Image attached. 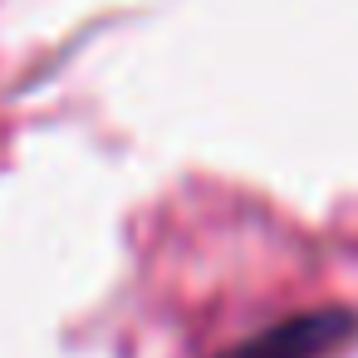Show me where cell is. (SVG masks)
Masks as SVG:
<instances>
[{
  "label": "cell",
  "mask_w": 358,
  "mask_h": 358,
  "mask_svg": "<svg viewBox=\"0 0 358 358\" xmlns=\"http://www.w3.org/2000/svg\"><path fill=\"white\" fill-rule=\"evenodd\" d=\"M348 329H353V319H343V314H299L289 324H275V329L236 343L226 358H319Z\"/></svg>",
  "instance_id": "obj_1"
}]
</instances>
